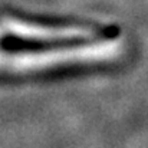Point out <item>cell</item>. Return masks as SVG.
I'll return each instance as SVG.
<instances>
[{
  "label": "cell",
  "instance_id": "7a4b0ae2",
  "mask_svg": "<svg viewBox=\"0 0 148 148\" xmlns=\"http://www.w3.org/2000/svg\"><path fill=\"white\" fill-rule=\"evenodd\" d=\"M1 25L3 29L12 35H16L19 38H27V39H39V40L71 39V38H79L88 35V30L82 27H55V26L49 27V26L33 25L16 19H7Z\"/></svg>",
  "mask_w": 148,
  "mask_h": 148
},
{
  "label": "cell",
  "instance_id": "6da1fadb",
  "mask_svg": "<svg viewBox=\"0 0 148 148\" xmlns=\"http://www.w3.org/2000/svg\"><path fill=\"white\" fill-rule=\"evenodd\" d=\"M122 53L116 40H105L72 49L26 53H0V72H36L65 65L114 60Z\"/></svg>",
  "mask_w": 148,
  "mask_h": 148
}]
</instances>
